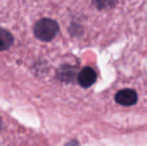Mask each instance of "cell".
Here are the masks:
<instances>
[{
	"mask_svg": "<svg viewBox=\"0 0 147 146\" xmlns=\"http://www.w3.org/2000/svg\"><path fill=\"white\" fill-rule=\"evenodd\" d=\"M34 35L41 41H51L59 32V25L55 20L42 18L35 23L33 28Z\"/></svg>",
	"mask_w": 147,
	"mask_h": 146,
	"instance_id": "obj_1",
	"label": "cell"
},
{
	"mask_svg": "<svg viewBox=\"0 0 147 146\" xmlns=\"http://www.w3.org/2000/svg\"><path fill=\"white\" fill-rule=\"evenodd\" d=\"M137 93L133 89H122L118 91L115 95V101L123 106H131L137 102Z\"/></svg>",
	"mask_w": 147,
	"mask_h": 146,
	"instance_id": "obj_2",
	"label": "cell"
},
{
	"mask_svg": "<svg viewBox=\"0 0 147 146\" xmlns=\"http://www.w3.org/2000/svg\"><path fill=\"white\" fill-rule=\"evenodd\" d=\"M97 74L91 67H84L77 76L78 83L81 87L88 88L96 81Z\"/></svg>",
	"mask_w": 147,
	"mask_h": 146,
	"instance_id": "obj_3",
	"label": "cell"
},
{
	"mask_svg": "<svg viewBox=\"0 0 147 146\" xmlns=\"http://www.w3.org/2000/svg\"><path fill=\"white\" fill-rule=\"evenodd\" d=\"M13 35L6 29L0 28V51L7 50L13 44Z\"/></svg>",
	"mask_w": 147,
	"mask_h": 146,
	"instance_id": "obj_4",
	"label": "cell"
}]
</instances>
